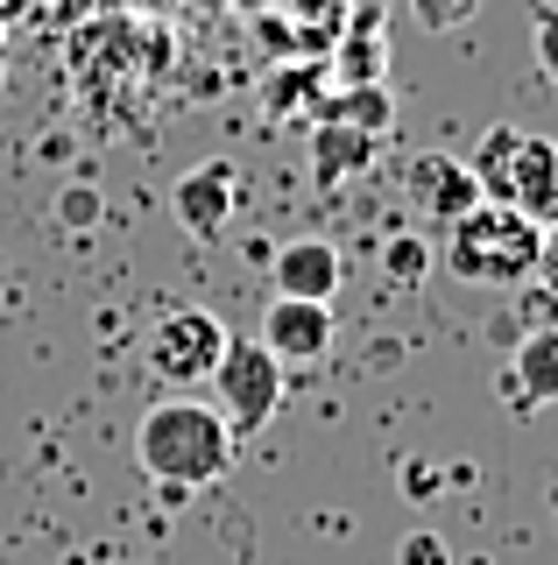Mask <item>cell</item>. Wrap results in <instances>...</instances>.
<instances>
[{
    "label": "cell",
    "instance_id": "5b68a950",
    "mask_svg": "<svg viewBox=\"0 0 558 565\" xmlns=\"http://www.w3.org/2000/svg\"><path fill=\"white\" fill-rule=\"evenodd\" d=\"M226 340H234V332H226L213 311L178 305V311H163V318L149 326L142 361H149V375L163 382V388H198V382H213V367H219Z\"/></svg>",
    "mask_w": 558,
    "mask_h": 565
},
{
    "label": "cell",
    "instance_id": "ac0fdd59",
    "mask_svg": "<svg viewBox=\"0 0 558 565\" xmlns=\"http://www.w3.org/2000/svg\"><path fill=\"white\" fill-rule=\"evenodd\" d=\"M64 220H72V226H85V220H93V212H99V199H93V191H64Z\"/></svg>",
    "mask_w": 558,
    "mask_h": 565
},
{
    "label": "cell",
    "instance_id": "52a82bcc",
    "mask_svg": "<svg viewBox=\"0 0 558 565\" xmlns=\"http://www.w3.org/2000/svg\"><path fill=\"white\" fill-rule=\"evenodd\" d=\"M170 212H178V220H184L198 241H219L226 226H234V212H240V170L226 163V156H213V163H198V170H184L178 191H170Z\"/></svg>",
    "mask_w": 558,
    "mask_h": 565
},
{
    "label": "cell",
    "instance_id": "e0dca14e",
    "mask_svg": "<svg viewBox=\"0 0 558 565\" xmlns=\"http://www.w3.org/2000/svg\"><path fill=\"white\" fill-rule=\"evenodd\" d=\"M530 282L558 305V220H545L537 226V269H530Z\"/></svg>",
    "mask_w": 558,
    "mask_h": 565
},
{
    "label": "cell",
    "instance_id": "8fae6325",
    "mask_svg": "<svg viewBox=\"0 0 558 565\" xmlns=\"http://www.w3.org/2000/svg\"><path fill=\"white\" fill-rule=\"evenodd\" d=\"M375 156H382V141L361 135V128H346V120H319V128H311V170H319L325 191L354 184V177L368 170Z\"/></svg>",
    "mask_w": 558,
    "mask_h": 565
},
{
    "label": "cell",
    "instance_id": "ba28073f",
    "mask_svg": "<svg viewBox=\"0 0 558 565\" xmlns=\"http://www.w3.org/2000/svg\"><path fill=\"white\" fill-rule=\"evenodd\" d=\"M502 396H509L516 417H537L558 403V326H523V340H509Z\"/></svg>",
    "mask_w": 558,
    "mask_h": 565
},
{
    "label": "cell",
    "instance_id": "30bf717a",
    "mask_svg": "<svg viewBox=\"0 0 558 565\" xmlns=\"http://www.w3.org/2000/svg\"><path fill=\"white\" fill-rule=\"evenodd\" d=\"M474 205H481V184H474V170H466L460 156L425 149L410 163V212L425 226H452L460 212H474Z\"/></svg>",
    "mask_w": 558,
    "mask_h": 565
},
{
    "label": "cell",
    "instance_id": "7a4b0ae2",
    "mask_svg": "<svg viewBox=\"0 0 558 565\" xmlns=\"http://www.w3.org/2000/svg\"><path fill=\"white\" fill-rule=\"evenodd\" d=\"M439 262L466 290H523L537 269V220H523L516 205H474L452 226H439Z\"/></svg>",
    "mask_w": 558,
    "mask_h": 565
},
{
    "label": "cell",
    "instance_id": "4fadbf2b",
    "mask_svg": "<svg viewBox=\"0 0 558 565\" xmlns=\"http://www.w3.org/2000/svg\"><path fill=\"white\" fill-rule=\"evenodd\" d=\"M382 71H389V43H382V29L368 22V35H346L340 43V78L346 85H382Z\"/></svg>",
    "mask_w": 558,
    "mask_h": 565
},
{
    "label": "cell",
    "instance_id": "5bb4252c",
    "mask_svg": "<svg viewBox=\"0 0 558 565\" xmlns=\"http://www.w3.org/2000/svg\"><path fill=\"white\" fill-rule=\"evenodd\" d=\"M530 50H537V71L558 85V0H530Z\"/></svg>",
    "mask_w": 558,
    "mask_h": 565
},
{
    "label": "cell",
    "instance_id": "277c9868",
    "mask_svg": "<svg viewBox=\"0 0 558 565\" xmlns=\"http://www.w3.org/2000/svg\"><path fill=\"white\" fill-rule=\"evenodd\" d=\"M213 411L226 417L234 438L269 431L276 411H283V367L261 340H226L219 367H213Z\"/></svg>",
    "mask_w": 558,
    "mask_h": 565
},
{
    "label": "cell",
    "instance_id": "7c38bea8",
    "mask_svg": "<svg viewBox=\"0 0 558 565\" xmlns=\"http://www.w3.org/2000/svg\"><path fill=\"white\" fill-rule=\"evenodd\" d=\"M325 120H346V128L389 141V128H396V99H389V85H340V99L325 106Z\"/></svg>",
    "mask_w": 558,
    "mask_h": 565
},
{
    "label": "cell",
    "instance_id": "2e32d148",
    "mask_svg": "<svg viewBox=\"0 0 558 565\" xmlns=\"http://www.w3.org/2000/svg\"><path fill=\"white\" fill-rule=\"evenodd\" d=\"M382 269H389L396 282H417V276L431 269V247L417 241V234H396V241H389V255H382Z\"/></svg>",
    "mask_w": 558,
    "mask_h": 565
},
{
    "label": "cell",
    "instance_id": "6da1fadb",
    "mask_svg": "<svg viewBox=\"0 0 558 565\" xmlns=\"http://www.w3.org/2000/svg\"><path fill=\"white\" fill-rule=\"evenodd\" d=\"M234 452L240 438L226 431V417L205 396H163L135 424V459L163 488H213L234 473Z\"/></svg>",
    "mask_w": 558,
    "mask_h": 565
},
{
    "label": "cell",
    "instance_id": "9c48e42d",
    "mask_svg": "<svg viewBox=\"0 0 558 565\" xmlns=\"http://www.w3.org/2000/svg\"><path fill=\"white\" fill-rule=\"evenodd\" d=\"M269 282H276V297H298V305H333L340 282H346V255L319 234L283 241L269 255Z\"/></svg>",
    "mask_w": 558,
    "mask_h": 565
},
{
    "label": "cell",
    "instance_id": "9a60e30c",
    "mask_svg": "<svg viewBox=\"0 0 558 565\" xmlns=\"http://www.w3.org/2000/svg\"><path fill=\"white\" fill-rule=\"evenodd\" d=\"M410 14H417V29H466L481 14V0H410Z\"/></svg>",
    "mask_w": 558,
    "mask_h": 565
},
{
    "label": "cell",
    "instance_id": "3957f363",
    "mask_svg": "<svg viewBox=\"0 0 558 565\" xmlns=\"http://www.w3.org/2000/svg\"><path fill=\"white\" fill-rule=\"evenodd\" d=\"M466 170H474L481 199L487 205H516L523 220H558V141L551 135H530L516 128V120H495L474 156H466Z\"/></svg>",
    "mask_w": 558,
    "mask_h": 565
},
{
    "label": "cell",
    "instance_id": "8992f818",
    "mask_svg": "<svg viewBox=\"0 0 558 565\" xmlns=\"http://www.w3.org/2000/svg\"><path fill=\"white\" fill-rule=\"evenodd\" d=\"M261 347L276 353V367H311L333 353V305H298V297H269L261 311Z\"/></svg>",
    "mask_w": 558,
    "mask_h": 565
}]
</instances>
